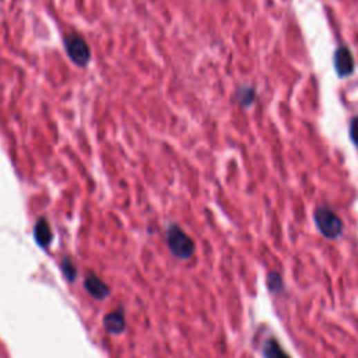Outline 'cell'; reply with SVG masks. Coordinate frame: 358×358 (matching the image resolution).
Returning <instances> with one entry per match:
<instances>
[{"label":"cell","instance_id":"6da1fadb","mask_svg":"<svg viewBox=\"0 0 358 358\" xmlns=\"http://www.w3.org/2000/svg\"><path fill=\"white\" fill-rule=\"evenodd\" d=\"M167 245L171 254L179 259L187 261L195 255L196 247L192 238L176 224H171L167 229Z\"/></svg>","mask_w":358,"mask_h":358},{"label":"cell","instance_id":"7a4b0ae2","mask_svg":"<svg viewBox=\"0 0 358 358\" xmlns=\"http://www.w3.org/2000/svg\"><path fill=\"white\" fill-rule=\"evenodd\" d=\"M314 220L319 232L328 240H337L341 236L344 224L332 209L318 207L314 213Z\"/></svg>","mask_w":358,"mask_h":358},{"label":"cell","instance_id":"3957f363","mask_svg":"<svg viewBox=\"0 0 358 358\" xmlns=\"http://www.w3.org/2000/svg\"><path fill=\"white\" fill-rule=\"evenodd\" d=\"M65 48L72 61L79 66H86L90 62V48L84 38L79 34H70L65 38Z\"/></svg>","mask_w":358,"mask_h":358},{"label":"cell","instance_id":"277c9868","mask_svg":"<svg viewBox=\"0 0 358 358\" xmlns=\"http://www.w3.org/2000/svg\"><path fill=\"white\" fill-rule=\"evenodd\" d=\"M333 66L339 77H348L354 73V57L348 46L340 45L333 55Z\"/></svg>","mask_w":358,"mask_h":358},{"label":"cell","instance_id":"5b68a950","mask_svg":"<svg viewBox=\"0 0 358 358\" xmlns=\"http://www.w3.org/2000/svg\"><path fill=\"white\" fill-rule=\"evenodd\" d=\"M84 288L93 298H95V300H105L111 294V288L98 276L93 273L84 277Z\"/></svg>","mask_w":358,"mask_h":358},{"label":"cell","instance_id":"8992f818","mask_svg":"<svg viewBox=\"0 0 358 358\" xmlns=\"http://www.w3.org/2000/svg\"><path fill=\"white\" fill-rule=\"evenodd\" d=\"M104 328L111 335H121L125 332L126 319L122 310H115L104 317Z\"/></svg>","mask_w":358,"mask_h":358},{"label":"cell","instance_id":"52a82bcc","mask_svg":"<svg viewBox=\"0 0 358 358\" xmlns=\"http://www.w3.org/2000/svg\"><path fill=\"white\" fill-rule=\"evenodd\" d=\"M34 236H35V241L37 244L41 247V248H48L49 244L52 243V229H50V225L48 223L46 218H39L37 223H35V227H34Z\"/></svg>","mask_w":358,"mask_h":358},{"label":"cell","instance_id":"ba28073f","mask_svg":"<svg viewBox=\"0 0 358 358\" xmlns=\"http://www.w3.org/2000/svg\"><path fill=\"white\" fill-rule=\"evenodd\" d=\"M263 358H291L288 352L284 351L281 344L274 337H269L265 340L262 346Z\"/></svg>","mask_w":358,"mask_h":358},{"label":"cell","instance_id":"9c48e42d","mask_svg":"<svg viewBox=\"0 0 358 358\" xmlns=\"http://www.w3.org/2000/svg\"><path fill=\"white\" fill-rule=\"evenodd\" d=\"M256 98V91L251 86H241L238 87L235 93V100L243 108H249Z\"/></svg>","mask_w":358,"mask_h":358},{"label":"cell","instance_id":"30bf717a","mask_svg":"<svg viewBox=\"0 0 358 358\" xmlns=\"http://www.w3.org/2000/svg\"><path fill=\"white\" fill-rule=\"evenodd\" d=\"M266 283L272 292H281L284 290V281L277 272H270L266 277Z\"/></svg>","mask_w":358,"mask_h":358},{"label":"cell","instance_id":"8fae6325","mask_svg":"<svg viewBox=\"0 0 358 358\" xmlns=\"http://www.w3.org/2000/svg\"><path fill=\"white\" fill-rule=\"evenodd\" d=\"M61 269H62V273H64V276H65L66 280H69L70 283H73V281L76 280V277H77V269H76L75 263L72 262V259L65 258V259L62 261V263H61Z\"/></svg>","mask_w":358,"mask_h":358},{"label":"cell","instance_id":"7c38bea8","mask_svg":"<svg viewBox=\"0 0 358 358\" xmlns=\"http://www.w3.org/2000/svg\"><path fill=\"white\" fill-rule=\"evenodd\" d=\"M350 140L358 150V116L352 117L350 122Z\"/></svg>","mask_w":358,"mask_h":358}]
</instances>
